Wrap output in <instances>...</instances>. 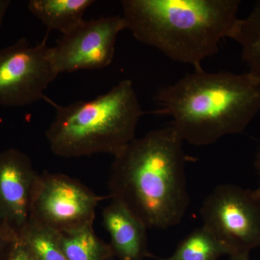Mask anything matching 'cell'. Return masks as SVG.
<instances>
[{"instance_id": "1", "label": "cell", "mask_w": 260, "mask_h": 260, "mask_svg": "<svg viewBox=\"0 0 260 260\" xmlns=\"http://www.w3.org/2000/svg\"><path fill=\"white\" fill-rule=\"evenodd\" d=\"M184 143L170 126L135 138L114 157L109 199L126 207L148 229L179 225L190 204Z\"/></svg>"}, {"instance_id": "2", "label": "cell", "mask_w": 260, "mask_h": 260, "mask_svg": "<svg viewBox=\"0 0 260 260\" xmlns=\"http://www.w3.org/2000/svg\"><path fill=\"white\" fill-rule=\"evenodd\" d=\"M157 114L171 116L183 141L197 147L244 133L260 112V82L249 73H208L203 68L162 87Z\"/></svg>"}, {"instance_id": "3", "label": "cell", "mask_w": 260, "mask_h": 260, "mask_svg": "<svg viewBox=\"0 0 260 260\" xmlns=\"http://www.w3.org/2000/svg\"><path fill=\"white\" fill-rule=\"evenodd\" d=\"M239 0H123L126 29L174 61L202 68L238 19Z\"/></svg>"}, {"instance_id": "4", "label": "cell", "mask_w": 260, "mask_h": 260, "mask_svg": "<svg viewBox=\"0 0 260 260\" xmlns=\"http://www.w3.org/2000/svg\"><path fill=\"white\" fill-rule=\"evenodd\" d=\"M44 100L55 109L46 138L52 153L65 158L100 153L116 156L136 138L137 126L144 114L129 79L91 100L67 106L47 97Z\"/></svg>"}, {"instance_id": "5", "label": "cell", "mask_w": 260, "mask_h": 260, "mask_svg": "<svg viewBox=\"0 0 260 260\" xmlns=\"http://www.w3.org/2000/svg\"><path fill=\"white\" fill-rule=\"evenodd\" d=\"M107 198L74 178L44 172L34 184L29 224L56 234L93 226L98 205Z\"/></svg>"}, {"instance_id": "6", "label": "cell", "mask_w": 260, "mask_h": 260, "mask_svg": "<svg viewBox=\"0 0 260 260\" xmlns=\"http://www.w3.org/2000/svg\"><path fill=\"white\" fill-rule=\"evenodd\" d=\"M203 226L229 252L250 253L260 246V198L254 190L220 184L207 196L200 209Z\"/></svg>"}, {"instance_id": "7", "label": "cell", "mask_w": 260, "mask_h": 260, "mask_svg": "<svg viewBox=\"0 0 260 260\" xmlns=\"http://www.w3.org/2000/svg\"><path fill=\"white\" fill-rule=\"evenodd\" d=\"M47 41L32 46L23 38L0 49V106L23 107L44 100V91L59 75Z\"/></svg>"}, {"instance_id": "8", "label": "cell", "mask_w": 260, "mask_h": 260, "mask_svg": "<svg viewBox=\"0 0 260 260\" xmlns=\"http://www.w3.org/2000/svg\"><path fill=\"white\" fill-rule=\"evenodd\" d=\"M125 29L122 15L85 20L52 47L58 73L107 68L114 59L118 35Z\"/></svg>"}, {"instance_id": "9", "label": "cell", "mask_w": 260, "mask_h": 260, "mask_svg": "<svg viewBox=\"0 0 260 260\" xmlns=\"http://www.w3.org/2000/svg\"><path fill=\"white\" fill-rule=\"evenodd\" d=\"M31 159L16 148L0 152V236L13 242L29 223L38 176Z\"/></svg>"}, {"instance_id": "10", "label": "cell", "mask_w": 260, "mask_h": 260, "mask_svg": "<svg viewBox=\"0 0 260 260\" xmlns=\"http://www.w3.org/2000/svg\"><path fill=\"white\" fill-rule=\"evenodd\" d=\"M102 219L110 236L113 252L119 260L154 257L148 249V228L124 205L111 200L103 210Z\"/></svg>"}, {"instance_id": "11", "label": "cell", "mask_w": 260, "mask_h": 260, "mask_svg": "<svg viewBox=\"0 0 260 260\" xmlns=\"http://www.w3.org/2000/svg\"><path fill=\"white\" fill-rule=\"evenodd\" d=\"M94 3V0H30L28 9L48 30L66 35L84 23V14Z\"/></svg>"}, {"instance_id": "12", "label": "cell", "mask_w": 260, "mask_h": 260, "mask_svg": "<svg viewBox=\"0 0 260 260\" xmlns=\"http://www.w3.org/2000/svg\"><path fill=\"white\" fill-rule=\"evenodd\" d=\"M56 242L68 260H114L110 244L98 237L93 226L56 234Z\"/></svg>"}, {"instance_id": "13", "label": "cell", "mask_w": 260, "mask_h": 260, "mask_svg": "<svg viewBox=\"0 0 260 260\" xmlns=\"http://www.w3.org/2000/svg\"><path fill=\"white\" fill-rule=\"evenodd\" d=\"M228 38L239 43L248 73L260 82V0L246 18L237 19Z\"/></svg>"}, {"instance_id": "14", "label": "cell", "mask_w": 260, "mask_h": 260, "mask_svg": "<svg viewBox=\"0 0 260 260\" xmlns=\"http://www.w3.org/2000/svg\"><path fill=\"white\" fill-rule=\"evenodd\" d=\"M229 255L225 246L204 226L195 229L178 245L172 255L158 260H218Z\"/></svg>"}, {"instance_id": "15", "label": "cell", "mask_w": 260, "mask_h": 260, "mask_svg": "<svg viewBox=\"0 0 260 260\" xmlns=\"http://www.w3.org/2000/svg\"><path fill=\"white\" fill-rule=\"evenodd\" d=\"M20 237L30 246L37 260H68L54 233L28 223Z\"/></svg>"}, {"instance_id": "16", "label": "cell", "mask_w": 260, "mask_h": 260, "mask_svg": "<svg viewBox=\"0 0 260 260\" xmlns=\"http://www.w3.org/2000/svg\"><path fill=\"white\" fill-rule=\"evenodd\" d=\"M2 260H37L32 249L23 238L10 243Z\"/></svg>"}, {"instance_id": "17", "label": "cell", "mask_w": 260, "mask_h": 260, "mask_svg": "<svg viewBox=\"0 0 260 260\" xmlns=\"http://www.w3.org/2000/svg\"><path fill=\"white\" fill-rule=\"evenodd\" d=\"M11 3L12 2L10 0H0V29L3 25L5 15Z\"/></svg>"}, {"instance_id": "18", "label": "cell", "mask_w": 260, "mask_h": 260, "mask_svg": "<svg viewBox=\"0 0 260 260\" xmlns=\"http://www.w3.org/2000/svg\"><path fill=\"white\" fill-rule=\"evenodd\" d=\"M254 166H255L256 171H257L258 174H259L260 176V147L259 150H258L257 153H256V155L255 161H254ZM254 191V192H255L256 196L260 198V181L259 186H258V187L256 188L255 190Z\"/></svg>"}, {"instance_id": "19", "label": "cell", "mask_w": 260, "mask_h": 260, "mask_svg": "<svg viewBox=\"0 0 260 260\" xmlns=\"http://www.w3.org/2000/svg\"><path fill=\"white\" fill-rule=\"evenodd\" d=\"M10 243L11 242H8L6 239H4L2 236H0V260L3 259L5 251L8 249Z\"/></svg>"}, {"instance_id": "20", "label": "cell", "mask_w": 260, "mask_h": 260, "mask_svg": "<svg viewBox=\"0 0 260 260\" xmlns=\"http://www.w3.org/2000/svg\"><path fill=\"white\" fill-rule=\"evenodd\" d=\"M230 260H250L249 253H237L230 256Z\"/></svg>"}]
</instances>
